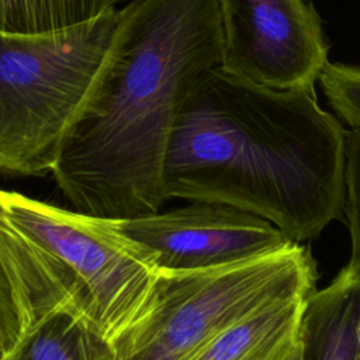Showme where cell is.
Wrapping results in <instances>:
<instances>
[{
  "label": "cell",
  "mask_w": 360,
  "mask_h": 360,
  "mask_svg": "<svg viewBox=\"0 0 360 360\" xmlns=\"http://www.w3.org/2000/svg\"><path fill=\"white\" fill-rule=\"evenodd\" d=\"M21 325L14 295L0 264V353L7 352L20 338Z\"/></svg>",
  "instance_id": "obj_13"
},
{
  "label": "cell",
  "mask_w": 360,
  "mask_h": 360,
  "mask_svg": "<svg viewBox=\"0 0 360 360\" xmlns=\"http://www.w3.org/2000/svg\"><path fill=\"white\" fill-rule=\"evenodd\" d=\"M115 221L124 233L152 249L166 270L224 266L294 243L267 219L211 202L190 201L166 212Z\"/></svg>",
  "instance_id": "obj_7"
},
{
  "label": "cell",
  "mask_w": 360,
  "mask_h": 360,
  "mask_svg": "<svg viewBox=\"0 0 360 360\" xmlns=\"http://www.w3.org/2000/svg\"><path fill=\"white\" fill-rule=\"evenodd\" d=\"M318 82L332 110L352 129H360V68L328 62Z\"/></svg>",
  "instance_id": "obj_12"
},
{
  "label": "cell",
  "mask_w": 360,
  "mask_h": 360,
  "mask_svg": "<svg viewBox=\"0 0 360 360\" xmlns=\"http://www.w3.org/2000/svg\"><path fill=\"white\" fill-rule=\"evenodd\" d=\"M224 72L270 89L315 87L329 44L311 0H218Z\"/></svg>",
  "instance_id": "obj_6"
},
{
  "label": "cell",
  "mask_w": 360,
  "mask_h": 360,
  "mask_svg": "<svg viewBox=\"0 0 360 360\" xmlns=\"http://www.w3.org/2000/svg\"><path fill=\"white\" fill-rule=\"evenodd\" d=\"M122 8L41 32L0 30V172H51L111 63Z\"/></svg>",
  "instance_id": "obj_4"
},
{
  "label": "cell",
  "mask_w": 360,
  "mask_h": 360,
  "mask_svg": "<svg viewBox=\"0 0 360 360\" xmlns=\"http://www.w3.org/2000/svg\"><path fill=\"white\" fill-rule=\"evenodd\" d=\"M357 346H359V357H360V312L357 318Z\"/></svg>",
  "instance_id": "obj_15"
},
{
  "label": "cell",
  "mask_w": 360,
  "mask_h": 360,
  "mask_svg": "<svg viewBox=\"0 0 360 360\" xmlns=\"http://www.w3.org/2000/svg\"><path fill=\"white\" fill-rule=\"evenodd\" d=\"M307 298L280 301L229 326L191 360H290Z\"/></svg>",
  "instance_id": "obj_8"
},
{
  "label": "cell",
  "mask_w": 360,
  "mask_h": 360,
  "mask_svg": "<svg viewBox=\"0 0 360 360\" xmlns=\"http://www.w3.org/2000/svg\"><path fill=\"white\" fill-rule=\"evenodd\" d=\"M345 132L315 87L270 89L211 68L173 125L165 198L250 212L295 243L316 238L343 215Z\"/></svg>",
  "instance_id": "obj_1"
},
{
  "label": "cell",
  "mask_w": 360,
  "mask_h": 360,
  "mask_svg": "<svg viewBox=\"0 0 360 360\" xmlns=\"http://www.w3.org/2000/svg\"><path fill=\"white\" fill-rule=\"evenodd\" d=\"M0 360H114V352L90 322L52 311L22 323L20 338Z\"/></svg>",
  "instance_id": "obj_9"
},
{
  "label": "cell",
  "mask_w": 360,
  "mask_h": 360,
  "mask_svg": "<svg viewBox=\"0 0 360 360\" xmlns=\"http://www.w3.org/2000/svg\"><path fill=\"white\" fill-rule=\"evenodd\" d=\"M132 0H0V30L41 32L93 18Z\"/></svg>",
  "instance_id": "obj_10"
},
{
  "label": "cell",
  "mask_w": 360,
  "mask_h": 360,
  "mask_svg": "<svg viewBox=\"0 0 360 360\" xmlns=\"http://www.w3.org/2000/svg\"><path fill=\"white\" fill-rule=\"evenodd\" d=\"M218 0H132L96 97L65 139L53 179L79 212L127 219L166 201L165 158L200 77L222 60Z\"/></svg>",
  "instance_id": "obj_2"
},
{
  "label": "cell",
  "mask_w": 360,
  "mask_h": 360,
  "mask_svg": "<svg viewBox=\"0 0 360 360\" xmlns=\"http://www.w3.org/2000/svg\"><path fill=\"white\" fill-rule=\"evenodd\" d=\"M343 215L350 235L347 269L360 276V129L345 132Z\"/></svg>",
  "instance_id": "obj_11"
},
{
  "label": "cell",
  "mask_w": 360,
  "mask_h": 360,
  "mask_svg": "<svg viewBox=\"0 0 360 360\" xmlns=\"http://www.w3.org/2000/svg\"><path fill=\"white\" fill-rule=\"evenodd\" d=\"M290 360H302V347H301V338H300V343H298V346L295 347V350H294V353H292V356H291V359Z\"/></svg>",
  "instance_id": "obj_14"
},
{
  "label": "cell",
  "mask_w": 360,
  "mask_h": 360,
  "mask_svg": "<svg viewBox=\"0 0 360 360\" xmlns=\"http://www.w3.org/2000/svg\"><path fill=\"white\" fill-rule=\"evenodd\" d=\"M357 360H360V357H359V359H357Z\"/></svg>",
  "instance_id": "obj_16"
},
{
  "label": "cell",
  "mask_w": 360,
  "mask_h": 360,
  "mask_svg": "<svg viewBox=\"0 0 360 360\" xmlns=\"http://www.w3.org/2000/svg\"><path fill=\"white\" fill-rule=\"evenodd\" d=\"M308 249L280 250L208 269L162 270L150 312L114 345V360H191L229 326L316 288Z\"/></svg>",
  "instance_id": "obj_5"
},
{
  "label": "cell",
  "mask_w": 360,
  "mask_h": 360,
  "mask_svg": "<svg viewBox=\"0 0 360 360\" xmlns=\"http://www.w3.org/2000/svg\"><path fill=\"white\" fill-rule=\"evenodd\" d=\"M0 264L20 325L52 311L90 322L112 345L152 309L156 253L115 219L0 190Z\"/></svg>",
  "instance_id": "obj_3"
}]
</instances>
